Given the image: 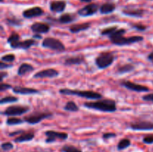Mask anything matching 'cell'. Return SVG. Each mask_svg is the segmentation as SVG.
I'll list each match as a JSON object with an SVG mask.
<instances>
[{"label":"cell","mask_w":153,"mask_h":152,"mask_svg":"<svg viewBox=\"0 0 153 152\" xmlns=\"http://www.w3.org/2000/svg\"><path fill=\"white\" fill-rule=\"evenodd\" d=\"M115 60L114 53L112 52H101L95 59V63L100 69H105L110 66Z\"/></svg>","instance_id":"obj_4"},{"label":"cell","mask_w":153,"mask_h":152,"mask_svg":"<svg viewBox=\"0 0 153 152\" xmlns=\"http://www.w3.org/2000/svg\"><path fill=\"white\" fill-rule=\"evenodd\" d=\"M84 106L88 109L100 110L106 113H114L117 110L116 101L113 99H103L97 101L84 103Z\"/></svg>","instance_id":"obj_2"},{"label":"cell","mask_w":153,"mask_h":152,"mask_svg":"<svg viewBox=\"0 0 153 152\" xmlns=\"http://www.w3.org/2000/svg\"><path fill=\"white\" fill-rule=\"evenodd\" d=\"M76 16L72 13H64L60 16L58 21L61 24H68L76 20Z\"/></svg>","instance_id":"obj_24"},{"label":"cell","mask_w":153,"mask_h":152,"mask_svg":"<svg viewBox=\"0 0 153 152\" xmlns=\"http://www.w3.org/2000/svg\"><path fill=\"white\" fill-rule=\"evenodd\" d=\"M34 138V131H24L22 134H19L18 137L13 139V142L16 143L25 142L31 141Z\"/></svg>","instance_id":"obj_17"},{"label":"cell","mask_w":153,"mask_h":152,"mask_svg":"<svg viewBox=\"0 0 153 152\" xmlns=\"http://www.w3.org/2000/svg\"><path fill=\"white\" fill-rule=\"evenodd\" d=\"M53 116L52 113H44V112H34V113H31V114L25 116L24 117V122H27L29 125H36V124L40 123L41 121L44 119H49Z\"/></svg>","instance_id":"obj_6"},{"label":"cell","mask_w":153,"mask_h":152,"mask_svg":"<svg viewBox=\"0 0 153 152\" xmlns=\"http://www.w3.org/2000/svg\"><path fill=\"white\" fill-rule=\"evenodd\" d=\"M11 66H12L11 64H7V63H4L3 62V61H1V62H0V69H1V70H3L4 69L9 68V67H11Z\"/></svg>","instance_id":"obj_41"},{"label":"cell","mask_w":153,"mask_h":152,"mask_svg":"<svg viewBox=\"0 0 153 152\" xmlns=\"http://www.w3.org/2000/svg\"><path fill=\"white\" fill-rule=\"evenodd\" d=\"M12 89V86L11 85L8 84V83H4L3 82H1V85H0V91L1 92H3V91H5L7 89Z\"/></svg>","instance_id":"obj_38"},{"label":"cell","mask_w":153,"mask_h":152,"mask_svg":"<svg viewBox=\"0 0 153 152\" xmlns=\"http://www.w3.org/2000/svg\"><path fill=\"white\" fill-rule=\"evenodd\" d=\"M44 13V10L40 7H33L31 8L26 9L22 12V16L26 19H31V18L38 17Z\"/></svg>","instance_id":"obj_13"},{"label":"cell","mask_w":153,"mask_h":152,"mask_svg":"<svg viewBox=\"0 0 153 152\" xmlns=\"http://www.w3.org/2000/svg\"><path fill=\"white\" fill-rule=\"evenodd\" d=\"M34 68L31 64L27 63H23L19 66L17 70V75L19 76H22L26 75L27 73H29L31 72L34 71Z\"/></svg>","instance_id":"obj_21"},{"label":"cell","mask_w":153,"mask_h":152,"mask_svg":"<svg viewBox=\"0 0 153 152\" xmlns=\"http://www.w3.org/2000/svg\"><path fill=\"white\" fill-rule=\"evenodd\" d=\"M24 131H23V130H20V131H14V132L10 133V134H9V137H13V136H16L18 135V134H22Z\"/></svg>","instance_id":"obj_42"},{"label":"cell","mask_w":153,"mask_h":152,"mask_svg":"<svg viewBox=\"0 0 153 152\" xmlns=\"http://www.w3.org/2000/svg\"><path fill=\"white\" fill-rule=\"evenodd\" d=\"M24 122L23 119H21L20 118H16L14 116H10V117L7 118V120H6V124L9 126H11V125H20L22 122Z\"/></svg>","instance_id":"obj_29"},{"label":"cell","mask_w":153,"mask_h":152,"mask_svg":"<svg viewBox=\"0 0 153 152\" xmlns=\"http://www.w3.org/2000/svg\"><path fill=\"white\" fill-rule=\"evenodd\" d=\"M46 139L45 140L46 143H52L56 141L57 139L66 140L68 138V134L64 132H58L55 131H47L45 132Z\"/></svg>","instance_id":"obj_8"},{"label":"cell","mask_w":153,"mask_h":152,"mask_svg":"<svg viewBox=\"0 0 153 152\" xmlns=\"http://www.w3.org/2000/svg\"><path fill=\"white\" fill-rule=\"evenodd\" d=\"M85 61V58L82 55H76V56H72L70 58H66L64 61V64L65 66H73V65H80L81 63Z\"/></svg>","instance_id":"obj_19"},{"label":"cell","mask_w":153,"mask_h":152,"mask_svg":"<svg viewBox=\"0 0 153 152\" xmlns=\"http://www.w3.org/2000/svg\"><path fill=\"white\" fill-rule=\"evenodd\" d=\"M143 143L147 145L153 144V134H149V135L145 136L143 138Z\"/></svg>","instance_id":"obj_37"},{"label":"cell","mask_w":153,"mask_h":152,"mask_svg":"<svg viewBox=\"0 0 153 152\" xmlns=\"http://www.w3.org/2000/svg\"><path fill=\"white\" fill-rule=\"evenodd\" d=\"M81 1H82V2H87V3H90L91 2V1H92V0H80Z\"/></svg>","instance_id":"obj_46"},{"label":"cell","mask_w":153,"mask_h":152,"mask_svg":"<svg viewBox=\"0 0 153 152\" xmlns=\"http://www.w3.org/2000/svg\"><path fill=\"white\" fill-rule=\"evenodd\" d=\"M126 32V30L124 28H120L114 31L111 35L108 36L111 42L117 46H123L126 45L133 44L139 43L143 40V37L141 36H132V37H124L123 34Z\"/></svg>","instance_id":"obj_1"},{"label":"cell","mask_w":153,"mask_h":152,"mask_svg":"<svg viewBox=\"0 0 153 152\" xmlns=\"http://www.w3.org/2000/svg\"><path fill=\"white\" fill-rule=\"evenodd\" d=\"M42 46L46 49H52L57 52H64L66 49L64 43L58 39L54 37H46L42 42Z\"/></svg>","instance_id":"obj_5"},{"label":"cell","mask_w":153,"mask_h":152,"mask_svg":"<svg viewBox=\"0 0 153 152\" xmlns=\"http://www.w3.org/2000/svg\"><path fill=\"white\" fill-rule=\"evenodd\" d=\"M18 101V98L16 97L13 96V95H8V96H5L4 98H1L0 100V104H7V103H13L16 102Z\"/></svg>","instance_id":"obj_31"},{"label":"cell","mask_w":153,"mask_h":152,"mask_svg":"<svg viewBox=\"0 0 153 152\" xmlns=\"http://www.w3.org/2000/svg\"><path fill=\"white\" fill-rule=\"evenodd\" d=\"M15 58L16 56L13 54H7L1 57V61L4 63H12L15 61Z\"/></svg>","instance_id":"obj_33"},{"label":"cell","mask_w":153,"mask_h":152,"mask_svg":"<svg viewBox=\"0 0 153 152\" xmlns=\"http://www.w3.org/2000/svg\"><path fill=\"white\" fill-rule=\"evenodd\" d=\"M61 151L62 152H82L80 149L72 145H65L61 148Z\"/></svg>","instance_id":"obj_30"},{"label":"cell","mask_w":153,"mask_h":152,"mask_svg":"<svg viewBox=\"0 0 153 152\" xmlns=\"http://www.w3.org/2000/svg\"><path fill=\"white\" fill-rule=\"evenodd\" d=\"M117 29V26H112V27H108V28H106L105 29L102 30L100 31V34L102 36H109Z\"/></svg>","instance_id":"obj_32"},{"label":"cell","mask_w":153,"mask_h":152,"mask_svg":"<svg viewBox=\"0 0 153 152\" xmlns=\"http://www.w3.org/2000/svg\"><path fill=\"white\" fill-rule=\"evenodd\" d=\"M115 9H116V4L111 2L105 3L100 7V13L102 14H108L114 11Z\"/></svg>","instance_id":"obj_22"},{"label":"cell","mask_w":153,"mask_h":152,"mask_svg":"<svg viewBox=\"0 0 153 152\" xmlns=\"http://www.w3.org/2000/svg\"><path fill=\"white\" fill-rule=\"evenodd\" d=\"M7 72H4V71H1V73H0V76H1V82L3 81V80H4V77H6L7 76Z\"/></svg>","instance_id":"obj_43"},{"label":"cell","mask_w":153,"mask_h":152,"mask_svg":"<svg viewBox=\"0 0 153 152\" xmlns=\"http://www.w3.org/2000/svg\"><path fill=\"white\" fill-rule=\"evenodd\" d=\"M142 99L143 101H150V102H153V93L147 94V95H145L142 97Z\"/></svg>","instance_id":"obj_40"},{"label":"cell","mask_w":153,"mask_h":152,"mask_svg":"<svg viewBox=\"0 0 153 152\" xmlns=\"http://www.w3.org/2000/svg\"><path fill=\"white\" fill-rule=\"evenodd\" d=\"M33 38H36V39H42V36L41 34H35L33 35Z\"/></svg>","instance_id":"obj_45"},{"label":"cell","mask_w":153,"mask_h":152,"mask_svg":"<svg viewBox=\"0 0 153 152\" xmlns=\"http://www.w3.org/2000/svg\"><path fill=\"white\" fill-rule=\"evenodd\" d=\"M91 27L90 22H84L81 24H74L70 27V31L73 34L81 32L82 31H86Z\"/></svg>","instance_id":"obj_20"},{"label":"cell","mask_w":153,"mask_h":152,"mask_svg":"<svg viewBox=\"0 0 153 152\" xmlns=\"http://www.w3.org/2000/svg\"><path fill=\"white\" fill-rule=\"evenodd\" d=\"M67 3L64 0H54L50 2L49 7L52 12L55 13H62L66 8Z\"/></svg>","instance_id":"obj_15"},{"label":"cell","mask_w":153,"mask_h":152,"mask_svg":"<svg viewBox=\"0 0 153 152\" xmlns=\"http://www.w3.org/2000/svg\"><path fill=\"white\" fill-rule=\"evenodd\" d=\"M64 110L66 111H70V112H77L79 110V107H78L77 104L73 101H70L65 104L64 107Z\"/></svg>","instance_id":"obj_27"},{"label":"cell","mask_w":153,"mask_h":152,"mask_svg":"<svg viewBox=\"0 0 153 152\" xmlns=\"http://www.w3.org/2000/svg\"><path fill=\"white\" fill-rule=\"evenodd\" d=\"M30 28L35 34H46L50 30V26L47 23L36 22L31 25Z\"/></svg>","instance_id":"obj_14"},{"label":"cell","mask_w":153,"mask_h":152,"mask_svg":"<svg viewBox=\"0 0 153 152\" xmlns=\"http://www.w3.org/2000/svg\"><path fill=\"white\" fill-rule=\"evenodd\" d=\"M7 21V23L10 25H21V22L22 21L20 19H6Z\"/></svg>","instance_id":"obj_36"},{"label":"cell","mask_w":153,"mask_h":152,"mask_svg":"<svg viewBox=\"0 0 153 152\" xmlns=\"http://www.w3.org/2000/svg\"><path fill=\"white\" fill-rule=\"evenodd\" d=\"M30 107L28 106L25 105H12L7 107L3 112H1V114L4 116H21L24 113L29 111Z\"/></svg>","instance_id":"obj_7"},{"label":"cell","mask_w":153,"mask_h":152,"mask_svg":"<svg viewBox=\"0 0 153 152\" xmlns=\"http://www.w3.org/2000/svg\"><path fill=\"white\" fill-rule=\"evenodd\" d=\"M59 75V72L55 69H46L37 72L34 75V78H52L55 77Z\"/></svg>","instance_id":"obj_11"},{"label":"cell","mask_w":153,"mask_h":152,"mask_svg":"<svg viewBox=\"0 0 153 152\" xmlns=\"http://www.w3.org/2000/svg\"><path fill=\"white\" fill-rule=\"evenodd\" d=\"M131 26L134 29L137 30V31H146L147 27L146 25H143V24H140V23H134V24H131Z\"/></svg>","instance_id":"obj_35"},{"label":"cell","mask_w":153,"mask_h":152,"mask_svg":"<svg viewBox=\"0 0 153 152\" xmlns=\"http://www.w3.org/2000/svg\"><path fill=\"white\" fill-rule=\"evenodd\" d=\"M19 40H20V37H19V34L13 32L9 36V37L7 40V42L10 44V47H11L12 49H16V45H17V43H19V41H20Z\"/></svg>","instance_id":"obj_25"},{"label":"cell","mask_w":153,"mask_h":152,"mask_svg":"<svg viewBox=\"0 0 153 152\" xmlns=\"http://www.w3.org/2000/svg\"><path fill=\"white\" fill-rule=\"evenodd\" d=\"M99 10V5L95 3H91L78 10V14L82 16H89L95 14Z\"/></svg>","instance_id":"obj_12"},{"label":"cell","mask_w":153,"mask_h":152,"mask_svg":"<svg viewBox=\"0 0 153 152\" xmlns=\"http://www.w3.org/2000/svg\"><path fill=\"white\" fill-rule=\"evenodd\" d=\"M134 69H135V66L132 63H126L118 67L117 70V73L120 75L125 74V73L131 72Z\"/></svg>","instance_id":"obj_26"},{"label":"cell","mask_w":153,"mask_h":152,"mask_svg":"<svg viewBox=\"0 0 153 152\" xmlns=\"http://www.w3.org/2000/svg\"><path fill=\"white\" fill-rule=\"evenodd\" d=\"M130 128L134 131H153V122L150 121H138L131 123Z\"/></svg>","instance_id":"obj_10"},{"label":"cell","mask_w":153,"mask_h":152,"mask_svg":"<svg viewBox=\"0 0 153 152\" xmlns=\"http://www.w3.org/2000/svg\"><path fill=\"white\" fill-rule=\"evenodd\" d=\"M36 44V41L34 39H27L24 41H19L16 46V49H28L32 46Z\"/></svg>","instance_id":"obj_23"},{"label":"cell","mask_w":153,"mask_h":152,"mask_svg":"<svg viewBox=\"0 0 153 152\" xmlns=\"http://www.w3.org/2000/svg\"><path fill=\"white\" fill-rule=\"evenodd\" d=\"M120 85L123 86V87L129 89V90L134 91V92H149V88L147 87V86H143V85L137 84V83L129 81V80H123V81L120 82Z\"/></svg>","instance_id":"obj_9"},{"label":"cell","mask_w":153,"mask_h":152,"mask_svg":"<svg viewBox=\"0 0 153 152\" xmlns=\"http://www.w3.org/2000/svg\"><path fill=\"white\" fill-rule=\"evenodd\" d=\"M1 148L4 151H9L13 148V145L10 142H3L1 145Z\"/></svg>","instance_id":"obj_34"},{"label":"cell","mask_w":153,"mask_h":152,"mask_svg":"<svg viewBox=\"0 0 153 152\" xmlns=\"http://www.w3.org/2000/svg\"><path fill=\"white\" fill-rule=\"evenodd\" d=\"M147 58H148V60H149V61H150L151 63H153V52H151V53L149 54V55H148Z\"/></svg>","instance_id":"obj_44"},{"label":"cell","mask_w":153,"mask_h":152,"mask_svg":"<svg viewBox=\"0 0 153 152\" xmlns=\"http://www.w3.org/2000/svg\"><path fill=\"white\" fill-rule=\"evenodd\" d=\"M59 92L63 95H76L79 97L88 98V99H100L102 98V95L97 92L91 90H77V89H70L64 88L59 90Z\"/></svg>","instance_id":"obj_3"},{"label":"cell","mask_w":153,"mask_h":152,"mask_svg":"<svg viewBox=\"0 0 153 152\" xmlns=\"http://www.w3.org/2000/svg\"><path fill=\"white\" fill-rule=\"evenodd\" d=\"M123 13L126 16H132V17H142L144 14L145 11L143 9L134 8V7H126L123 10Z\"/></svg>","instance_id":"obj_18"},{"label":"cell","mask_w":153,"mask_h":152,"mask_svg":"<svg viewBox=\"0 0 153 152\" xmlns=\"http://www.w3.org/2000/svg\"><path fill=\"white\" fill-rule=\"evenodd\" d=\"M130 145H131V141H130V139H128L127 138L122 139L117 144V150L123 151L129 147Z\"/></svg>","instance_id":"obj_28"},{"label":"cell","mask_w":153,"mask_h":152,"mask_svg":"<svg viewBox=\"0 0 153 152\" xmlns=\"http://www.w3.org/2000/svg\"><path fill=\"white\" fill-rule=\"evenodd\" d=\"M0 1H1V2H2V1H4V0H0Z\"/></svg>","instance_id":"obj_47"},{"label":"cell","mask_w":153,"mask_h":152,"mask_svg":"<svg viewBox=\"0 0 153 152\" xmlns=\"http://www.w3.org/2000/svg\"><path fill=\"white\" fill-rule=\"evenodd\" d=\"M13 92L19 95H33V94L40 93L38 89L31 87H25V86H15L13 88Z\"/></svg>","instance_id":"obj_16"},{"label":"cell","mask_w":153,"mask_h":152,"mask_svg":"<svg viewBox=\"0 0 153 152\" xmlns=\"http://www.w3.org/2000/svg\"><path fill=\"white\" fill-rule=\"evenodd\" d=\"M117 134L114 133H105L102 135L103 139H109L111 138H114V137H116Z\"/></svg>","instance_id":"obj_39"}]
</instances>
